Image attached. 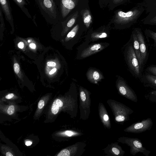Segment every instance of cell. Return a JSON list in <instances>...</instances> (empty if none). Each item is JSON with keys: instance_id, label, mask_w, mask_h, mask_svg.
<instances>
[{"instance_id": "33", "label": "cell", "mask_w": 156, "mask_h": 156, "mask_svg": "<svg viewBox=\"0 0 156 156\" xmlns=\"http://www.w3.org/2000/svg\"><path fill=\"white\" fill-rule=\"evenodd\" d=\"M47 65L48 66H55L56 65V64L54 62H49L47 63Z\"/></svg>"}, {"instance_id": "2", "label": "cell", "mask_w": 156, "mask_h": 156, "mask_svg": "<svg viewBox=\"0 0 156 156\" xmlns=\"http://www.w3.org/2000/svg\"><path fill=\"white\" fill-rule=\"evenodd\" d=\"M124 56L131 74L136 78H141L143 69L140 65L135 52L131 37L125 47Z\"/></svg>"}, {"instance_id": "39", "label": "cell", "mask_w": 156, "mask_h": 156, "mask_svg": "<svg viewBox=\"0 0 156 156\" xmlns=\"http://www.w3.org/2000/svg\"><path fill=\"white\" fill-rule=\"evenodd\" d=\"M32 142L30 141H28L25 142V145L27 146H29L31 145Z\"/></svg>"}, {"instance_id": "32", "label": "cell", "mask_w": 156, "mask_h": 156, "mask_svg": "<svg viewBox=\"0 0 156 156\" xmlns=\"http://www.w3.org/2000/svg\"><path fill=\"white\" fill-rule=\"evenodd\" d=\"M14 96V94L13 93L9 94L5 96V98L7 99H10L12 98Z\"/></svg>"}, {"instance_id": "7", "label": "cell", "mask_w": 156, "mask_h": 156, "mask_svg": "<svg viewBox=\"0 0 156 156\" xmlns=\"http://www.w3.org/2000/svg\"><path fill=\"white\" fill-rule=\"evenodd\" d=\"M153 124L152 119L150 118H148L141 122L132 124L124 129L123 131L128 133H140L150 130Z\"/></svg>"}, {"instance_id": "34", "label": "cell", "mask_w": 156, "mask_h": 156, "mask_svg": "<svg viewBox=\"0 0 156 156\" xmlns=\"http://www.w3.org/2000/svg\"><path fill=\"white\" fill-rule=\"evenodd\" d=\"M149 98L151 101L156 104V97L149 96Z\"/></svg>"}, {"instance_id": "40", "label": "cell", "mask_w": 156, "mask_h": 156, "mask_svg": "<svg viewBox=\"0 0 156 156\" xmlns=\"http://www.w3.org/2000/svg\"><path fill=\"white\" fill-rule=\"evenodd\" d=\"M30 47L33 49H35L36 48V45L34 43H31L30 44Z\"/></svg>"}, {"instance_id": "9", "label": "cell", "mask_w": 156, "mask_h": 156, "mask_svg": "<svg viewBox=\"0 0 156 156\" xmlns=\"http://www.w3.org/2000/svg\"><path fill=\"white\" fill-rule=\"evenodd\" d=\"M109 44L107 43H98L90 45L84 48L80 54L79 59L87 58L98 52L108 47Z\"/></svg>"}, {"instance_id": "23", "label": "cell", "mask_w": 156, "mask_h": 156, "mask_svg": "<svg viewBox=\"0 0 156 156\" xmlns=\"http://www.w3.org/2000/svg\"><path fill=\"white\" fill-rule=\"evenodd\" d=\"M145 25H156V13H150L142 20Z\"/></svg>"}, {"instance_id": "42", "label": "cell", "mask_w": 156, "mask_h": 156, "mask_svg": "<svg viewBox=\"0 0 156 156\" xmlns=\"http://www.w3.org/2000/svg\"><path fill=\"white\" fill-rule=\"evenodd\" d=\"M149 0H143V2L141 3L142 4L144 5L147 3Z\"/></svg>"}, {"instance_id": "37", "label": "cell", "mask_w": 156, "mask_h": 156, "mask_svg": "<svg viewBox=\"0 0 156 156\" xmlns=\"http://www.w3.org/2000/svg\"><path fill=\"white\" fill-rule=\"evenodd\" d=\"M113 2L115 4H118L121 3L124 0H112Z\"/></svg>"}, {"instance_id": "25", "label": "cell", "mask_w": 156, "mask_h": 156, "mask_svg": "<svg viewBox=\"0 0 156 156\" xmlns=\"http://www.w3.org/2000/svg\"><path fill=\"white\" fill-rule=\"evenodd\" d=\"M13 0L29 18H31V16L27 9L26 8L25 6V5H27V2L29 3L28 0Z\"/></svg>"}, {"instance_id": "38", "label": "cell", "mask_w": 156, "mask_h": 156, "mask_svg": "<svg viewBox=\"0 0 156 156\" xmlns=\"http://www.w3.org/2000/svg\"><path fill=\"white\" fill-rule=\"evenodd\" d=\"M56 71V68H54L53 69H52L49 72V74L50 75H51L53 73H55Z\"/></svg>"}, {"instance_id": "14", "label": "cell", "mask_w": 156, "mask_h": 156, "mask_svg": "<svg viewBox=\"0 0 156 156\" xmlns=\"http://www.w3.org/2000/svg\"><path fill=\"white\" fill-rule=\"evenodd\" d=\"M76 5L75 0H60V7L62 17H66L75 7Z\"/></svg>"}, {"instance_id": "1", "label": "cell", "mask_w": 156, "mask_h": 156, "mask_svg": "<svg viewBox=\"0 0 156 156\" xmlns=\"http://www.w3.org/2000/svg\"><path fill=\"white\" fill-rule=\"evenodd\" d=\"M144 11L145 8L142 4L138 3L127 12L117 11L115 15L114 22L123 28L129 27L136 22Z\"/></svg>"}, {"instance_id": "18", "label": "cell", "mask_w": 156, "mask_h": 156, "mask_svg": "<svg viewBox=\"0 0 156 156\" xmlns=\"http://www.w3.org/2000/svg\"><path fill=\"white\" fill-rule=\"evenodd\" d=\"M131 37L132 39L133 48L140 66L142 68V62L140 52V45L138 38L133 30L132 33Z\"/></svg>"}, {"instance_id": "15", "label": "cell", "mask_w": 156, "mask_h": 156, "mask_svg": "<svg viewBox=\"0 0 156 156\" xmlns=\"http://www.w3.org/2000/svg\"><path fill=\"white\" fill-rule=\"evenodd\" d=\"M1 7L6 20L13 25V18L9 0H0Z\"/></svg>"}, {"instance_id": "3", "label": "cell", "mask_w": 156, "mask_h": 156, "mask_svg": "<svg viewBox=\"0 0 156 156\" xmlns=\"http://www.w3.org/2000/svg\"><path fill=\"white\" fill-rule=\"evenodd\" d=\"M107 103L111 108L115 122H123L129 120L134 111L124 104L114 100L109 99Z\"/></svg>"}, {"instance_id": "36", "label": "cell", "mask_w": 156, "mask_h": 156, "mask_svg": "<svg viewBox=\"0 0 156 156\" xmlns=\"http://www.w3.org/2000/svg\"><path fill=\"white\" fill-rule=\"evenodd\" d=\"M18 46L20 48L22 49L24 47V44L23 42H20L18 43Z\"/></svg>"}, {"instance_id": "21", "label": "cell", "mask_w": 156, "mask_h": 156, "mask_svg": "<svg viewBox=\"0 0 156 156\" xmlns=\"http://www.w3.org/2000/svg\"><path fill=\"white\" fill-rule=\"evenodd\" d=\"M78 16V12L76 11L62 23L65 32L68 31L74 24Z\"/></svg>"}, {"instance_id": "22", "label": "cell", "mask_w": 156, "mask_h": 156, "mask_svg": "<svg viewBox=\"0 0 156 156\" xmlns=\"http://www.w3.org/2000/svg\"><path fill=\"white\" fill-rule=\"evenodd\" d=\"M84 24L86 27L88 28L92 22V19L91 14L90 11L85 9L81 12Z\"/></svg>"}, {"instance_id": "26", "label": "cell", "mask_w": 156, "mask_h": 156, "mask_svg": "<svg viewBox=\"0 0 156 156\" xmlns=\"http://www.w3.org/2000/svg\"><path fill=\"white\" fill-rule=\"evenodd\" d=\"M62 101L60 99H57L55 100L52 105L51 111L54 114H56L58 112L60 108L63 105Z\"/></svg>"}, {"instance_id": "17", "label": "cell", "mask_w": 156, "mask_h": 156, "mask_svg": "<svg viewBox=\"0 0 156 156\" xmlns=\"http://www.w3.org/2000/svg\"><path fill=\"white\" fill-rule=\"evenodd\" d=\"M142 82L144 86L150 87L156 90V76L147 73L141 77Z\"/></svg>"}, {"instance_id": "43", "label": "cell", "mask_w": 156, "mask_h": 156, "mask_svg": "<svg viewBox=\"0 0 156 156\" xmlns=\"http://www.w3.org/2000/svg\"><path fill=\"white\" fill-rule=\"evenodd\" d=\"M28 42H30V40H28Z\"/></svg>"}, {"instance_id": "12", "label": "cell", "mask_w": 156, "mask_h": 156, "mask_svg": "<svg viewBox=\"0 0 156 156\" xmlns=\"http://www.w3.org/2000/svg\"><path fill=\"white\" fill-rule=\"evenodd\" d=\"M103 150L104 153L109 156H123L125 153L122 147L116 142L108 144Z\"/></svg>"}, {"instance_id": "10", "label": "cell", "mask_w": 156, "mask_h": 156, "mask_svg": "<svg viewBox=\"0 0 156 156\" xmlns=\"http://www.w3.org/2000/svg\"><path fill=\"white\" fill-rule=\"evenodd\" d=\"M134 30L139 41L142 62L143 65L146 62L147 58V44L141 29L137 27L135 28Z\"/></svg>"}, {"instance_id": "20", "label": "cell", "mask_w": 156, "mask_h": 156, "mask_svg": "<svg viewBox=\"0 0 156 156\" xmlns=\"http://www.w3.org/2000/svg\"><path fill=\"white\" fill-rule=\"evenodd\" d=\"M79 26L76 25L67 34L66 39V40H71L74 44H76L80 40V36L79 35Z\"/></svg>"}, {"instance_id": "41", "label": "cell", "mask_w": 156, "mask_h": 156, "mask_svg": "<svg viewBox=\"0 0 156 156\" xmlns=\"http://www.w3.org/2000/svg\"><path fill=\"white\" fill-rule=\"evenodd\" d=\"M6 156H13V155L12 154L9 152H7L6 154Z\"/></svg>"}, {"instance_id": "4", "label": "cell", "mask_w": 156, "mask_h": 156, "mask_svg": "<svg viewBox=\"0 0 156 156\" xmlns=\"http://www.w3.org/2000/svg\"><path fill=\"white\" fill-rule=\"evenodd\" d=\"M91 93L87 90L82 86L79 88V108L80 112V119L86 120L89 117L90 112L91 100Z\"/></svg>"}, {"instance_id": "29", "label": "cell", "mask_w": 156, "mask_h": 156, "mask_svg": "<svg viewBox=\"0 0 156 156\" xmlns=\"http://www.w3.org/2000/svg\"><path fill=\"white\" fill-rule=\"evenodd\" d=\"M15 111V107L13 105H10L8 108L7 112L9 115H12L13 114Z\"/></svg>"}, {"instance_id": "27", "label": "cell", "mask_w": 156, "mask_h": 156, "mask_svg": "<svg viewBox=\"0 0 156 156\" xmlns=\"http://www.w3.org/2000/svg\"><path fill=\"white\" fill-rule=\"evenodd\" d=\"M146 36L152 39L154 42V46L156 48V32L149 29H146L144 31Z\"/></svg>"}, {"instance_id": "31", "label": "cell", "mask_w": 156, "mask_h": 156, "mask_svg": "<svg viewBox=\"0 0 156 156\" xmlns=\"http://www.w3.org/2000/svg\"><path fill=\"white\" fill-rule=\"evenodd\" d=\"M44 102L43 100H41L38 103V107L39 108H42L44 106Z\"/></svg>"}, {"instance_id": "5", "label": "cell", "mask_w": 156, "mask_h": 156, "mask_svg": "<svg viewBox=\"0 0 156 156\" xmlns=\"http://www.w3.org/2000/svg\"><path fill=\"white\" fill-rule=\"evenodd\" d=\"M117 141L129 146L130 153L133 156L140 152L145 156H148L151 152L143 146L141 141L138 138L122 136L119 137Z\"/></svg>"}, {"instance_id": "8", "label": "cell", "mask_w": 156, "mask_h": 156, "mask_svg": "<svg viewBox=\"0 0 156 156\" xmlns=\"http://www.w3.org/2000/svg\"><path fill=\"white\" fill-rule=\"evenodd\" d=\"M86 144L82 142H77L68 148L62 150L58 156H81L85 151Z\"/></svg>"}, {"instance_id": "24", "label": "cell", "mask_w": 156, "mask_h": 156, "mask_svg": "<svg viewBox=\"0 0 156 156\" xmlns=\"http://www.w3.org/2000/svg\"><path fill=\"white\" fill-rule=\"evenodd\" d=\"M142 5L147 13H156V0H149L146 4Z\"/></svg>"}, {"instance_id": "16", "label": "cell", "mask_w": 156, "mask_h": 156, "mask_svg": "<svg viewBox=\"0 0 156 156\" xmlns=\"http://www.w3.org/2000/svg\"><path fill=\"white\" fill-rule=\"evenodd\" d=\"M86 76L89 81L94 84L98 83L104 78L101 72L97 69L92 68L88 70Z\"/></svg>"}, {"instance_id": "11", "label": "cell", "mask_w": 156, "mask_h": 156, "mask_svg": "<svg viewBox=\"0 0 156 156\" xmlns=\"http://www.w3.org/2000/svg\"><path fill=\"white\" fill-rule=\"evenodd\" d=\"M40 7L49 16L55 19L57 16L56 6L52 0H38Z\"/></svg>"}, {"instance_id": "13", "label": "cell", "mask_w": 156, "mask_h": 156, "mask_svg": "<svg viewBox=\"0 0 156 156\" xmlns=\"http://www.w3.org/2000/svg\"><path fill=\"white\" fill-rule=\"evenodd\" d=\"M98 110L99 117L103 126L105 128L110 129L111 127L110 119L107 110L102 103H99Z\"/></svg>"}, {"instance_id": "30", "label": "cell", "mask_w": 156, "mask_h": 156, "mask_svg": "<svg viewBox=\"0 0 156 156\" xmlns=\"http://www.w3.org/2000/svg\"><path fill=\"white\" fill-rule=\"evenodd\" d=\"M13 67L15 73L16 74L18 73L20 71V67L19 64L17 63H14Z\"/></svg>"}, {"instance_id": "6", "label": "cell", "mask_w": 156, "mask_h": 156, "mask_svg": "<svg viewBox=\"0 0 156 156\" xmlns=\"http://www.w3.org/2000/svg\"><path fill=\"white\" fill-rule=\"evenodd\" d=\"M116 86L120 95L132 101L137 102L138 99L136 94L122 78L120 77L118 78Z\"/></svg>"}, {"instance_id": "28", "label": "cell", "mask_w": 156, "mask_h": 156, "mask_svg": "<svg viewBox=\"0 0 156 156\" xmlns=\"http://www.w3.org/2000/svg\"><path fill=\"white\" fill-rule=\"evenodd\" d=\"M147 73L156 76V66L152 65L148 67L146 69Z\"/></svg>"}, {"instance_id": "19", "label": "cell", "mask_w": 156, "mask_h": 156, "mask_svg": "<svg viewBox=\"0 0 156 156\" xmlns=\"http://www.w3.org/2000/svg\"><path fill=\"white\" fill-rule=\"evenodd\" d=\"M108 32L106 30H102L94 31L86 36V38L90 41L94 42L108 37Z\"/></svg>"}, {"instance_id": "44", "label": "cell", "mask_w": 156, "mask_h": 156, "mask_svg": "<svg viewBox=\"0 0 156 156\" xmlns=\"http://www.w3.org/2000/svg\"><path fill=\"white\" fill-rule=\"evenodd\" d=\"M52 0L54 1V0Z\"/></svg>"}, {"instance_id": "35", "label": "cell", "mask_w": 156, "mask_h": 156, "mask_svg": "<svg viewBox=\"0 0 156 156\" xmlns=\"http://www.w3.org/2000/svg\"><path fill=\"white\" fill-rule=\"evenodd\" d=\"M149 96L156 97V90L151 91L150 93Z\"/></svg>"}]
</instances>
